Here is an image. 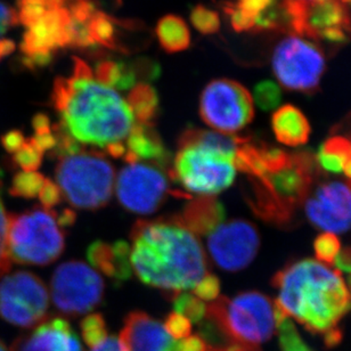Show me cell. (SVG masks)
Listing matches in <instances>:
<instances>
[{"label":"cell","instance_id":"6da1fadb","mask_svg":"<svg viewBox=\"0 0 351 351\" xmlns=\"http://www.w3.org/2000/svg\"><path fill=\"white\" fill-rule=\"evenodd\" d=\"M51 104L62 128L82 145L108 149L123 143L135 125L127 101L113 88L98 82L80 58L73 60L70 77L55 80Z\"/></svg>","mask_w":351,"mask_h":351},{"label":"cell","instance_id":"7a4b0ae2","mask_svg":"<svg viewBox=\"0 0 351 351\" xmlns=\"http://www.w3.org/2000/svg\"><path fill=\"white\" fill-rule=\"evenodd\" d=\"M130 263L136 276L169 299L193 290L208 271L199 237L176 217L139 220L132 228Z\"/></svg>","mask_w":351,"mask_h":351},{"label":"cell","instance_id":"3957f363","mask_svg":"<svg viewBox=\"0 0 351 351\" xmlns=\"http://www.w3.org/2000/svg\"><path fill=\"white\" fill-rule=\"evenodd\" d=\"M277 307L308 331L324 338L328 347L341 341L340 322L351 311V293L341 274L314 259L287 265L273 277Z\"/></svg>","mask_w":351,"mask_h":351},{"label":"cell","instance_id":"277c9868","mask_svg":"<svg viewBox=\"0 0 351 351\" xmlns=\"http://www.w3.org/2000/svg\"><path fill=\"white\" fill-rule=\"evenodd\" d=\"M317 176V161L313 154H291L284 166L266 171L261 178H250L251 208L263 219L290 223L295 209L309 195Z\"/></svg>","mask_w":351,"mask_h":351},{"label":"cell","instance_id":"5b68a950","mask_svg":"<svg viewBox=\"0 0 351 351\" xmlns=\"http://www.w3.org/2000/svg\"><path fill=\"white\" fill-rule=\"evenodd\" d=\"M282 311L269 297L247 291L233 299L219 295L206 304V318L225 342L257 346L268 341L276 331Z\"/></svg>","mask_w":351,"mask_h":351},{"label":"cell","instance_id":"8992f818","mask_svg":"<svg viewBox=\"0 0 351 351\" xmlns=\"http://www.w3.org/2000/svg\"><path fill=\"white\" fill-rule=\"evenodd\" d=\"M55 178L63 196L78 209H101L114 189V168L97 151L82 149L58 159Z\"/></svg>","mask_w":351,"mask_h":351},{"label":"cell","instance_id":"52a82bcc","mask_svg":"<svg viewBox=\"0 0 351 351\" xmlns=\"http://www.w3.org/2000/svg\"><path fill=\"white\" fill-rule=\"evenodd\" d=\"M7 244L10 261L46 266L63 254L65 237L53 210L36 208L8 216Z\"/></svg>","mask_w":351,"mask_h":351},{"label":"cell","instance_id":"ba28073f","mask_svg":"<svg viewBox=\"0 0 351 351\" xmlns=\"http://www.w3.org/2000/svg\"><path fill=\"white\" fill-rule=\"evenodd\" d=\"M178 149L169 175L189 192L215 196L233 184L237 169L232 160L199 146Z\"/></svg>","mask_w":351,"mask_h":351},{"label":"cell","instance_id":"9c48e42d","mask_svg":"<svg viewBox=\"0 0 351 351\" xmlns=\"http://www.w3.org/2000/svg\"><path fill=\"white\" fill-rule=\"evenodd\" d=\"M273 71L284 88L313 95L324 75V54L313 41L289 36L274 51Z\"/></svg>","mask_w":351,"mask_h":351},{"label":"cell","instance_id":"30bf717a","mask_svg":"<svg viewBox=\"0 0 351 351\" xmlns=\"http://www.w3.org/2000/svg\"><path fill=\"white\" fill-rule=\"evenodd\" d=\"M49 293L40 277L27 270L0 280V317L22 328H37L47 318Z\"/></svg>","mask_w":351,"mask_h":351},{"label":"cell","instance_id":"8fae6325","mask_svg":"<svg viewBox=\"0 0 351 351\" xmlns=\"http://www.w3.org/2000/svg\"><path fill=\"white\" fill-rule=\"evenodd\" d=\"M199 115L218 132L234 135L254 119V98L247 88L230 79H217L204 88Z\"/></svg>","mask_w":351,"mask_h":351},{"label":"cell","instance_id":"7c38bea8","mask_svg":"<svg viewBox=\"0 0 351 351\" xmlns=\"http://www.w3.org/2000/svg\"><path fill=\"white\" fill-rule=\"evenodd\" d=\"M104 290L101 275L82 261L62 263L51 276V300L66 316H80L93 311L103 300Z\"/></svg>","mask_w":351,"mask_h":351},{"label":"cell","instance_id":"4fadbf2b","mask_svg":"<svg viewBox=\"0 0 351 351\" xmlns=\"http://www.w3.org/2000/svg\"><path fill=\"white\" fill-rule=\"evenodd\" d=\"M71 45V15L68 7H51L44 16L27 25L21 43L25 68H44L55 51Z\"/></svg>","mask_w":351,"mask_h":351},{"label":"cell","instance_id":"5bb4252c","mask_svg":"<svg viewBox=\"0 0 351 351\" xmlns=\"http://www.w3.org/2000/svg\"><path fill=\"white\" fill-rule=\"evenodd\" d=\"M119 202L125 210L139 215L156 213L170 192L165 173L145 163H129L115 182Z\"/></svg>","mask_w":351,"mask_h":351},{"label":"cell","instance_id":"9a60e30c","mask_svg":"<svg viewBox=\"0 0 351 351\" xmlns=\"http://www.w3.org/2000/svg\"><path fill=\"white\" fill-rule=\"evenodd\" d=\"M208 237V250L213 263L227 271H239L249 266L261 247L257 227L243 219L221 223Z\"/></svg>","mask_w":351,"mask_h":351},{"label":"cell","instance_id":"2e32d148","mask_svg":"<svg viewBox=\"0 0 351 351\" xmlns=\"http://www.w3.org/2000/svg\"><path fill=\"white\" fill-rule=\"evenodd\" d=\"M302 37L338 49L351 40V14L338 0H306Z\"/></svg>","mask_w":351,"mask_h":351},{"label":"cell","instance_id":"e0dca14e","mask_svg":"<svg viewBox=\"0 0 351 351\" xmlns=\"http://www.w3.org/2000/svg\"><path fill=\"white\" fill-rule=\"evenodd\" d=\"M308 220L328 233H345L351 228V182H324L306 199Z\"/></svg>","mask_w":351,"mask_h":351},{"label":"cell","instance_id":"ac0fdd59","mask_svg":"<svg viewBox=\"0 0 351 351\" xmlns=\"http://www.w3.org/2000/svg\"><path fill=\"white\" fill-rule=\"evenodd\" d=\"M119 339L125 351H178V342L165 326L143 311H132L125 318Z\"/></svg>","mask_w":351,"mask_h":351},{"label":"cell","instance_id":"d6986e66","mask_svg":"<svg viewBox=\"0 0 351 351\" xmlns=\"http://www.w3.org/2000/svg\"><path fill=\"white\" fill-rule=\"evenodd\" d=\"M10 351H84L78 335L68 321L51 318L38 325L29 335H21Z\"/></svg>","mask_w":351,"mask_h":351},{"label":"cell","instance_id":"ffe728a7","mask_svg":"<svg viewBox=\"0 0 351 351\" xmlns=\"http://www.w3.org/2000/svg\"><path fill=\"white\" fill-rule=\"evenodd\" d=\"M125 156L128 163H142L149 161L153 166L167 168L169 165L170 154L162 139L154 129V125L135 123L127 137Z\"/></svg>","mask_w":351,"mask_h":351},{"label":"cell","instance_id":"44dd1931","mask_svg":"<svg viewBox=\"0 0 351 351\" xmlns=\"http://www.w3.org/2000/svg\"><path fill=\"white\" fill-rule=\"evenodd\" d=\"M87 258L91 266L114 280L115 283L125 282L132 276L130 247L125 241H117L113 244L96 241L88 247Z\"/></svg>","mask_w":351,"mask_h":351},{"label":"cell","instance_id":"7402d4cb","mask_svg":"<svg viewBox=\"0 0 351 351\" xmlns=\"http://www.w3.org/2000/svg\"><path fill=\"white\" fill-rule=\"evenodd\" d=\"M225 216V208L215 196L191 199L182 208V213L175 215L176 219L197 237L213 233L223 223Z\"/></svg>","mask_w":351,"mask_h":351},{"label":"cell","instance_id":"603a6c76","mask_svg":"<svg viewBox=\"0 0 351 351\" xmlns=\"http://www.w3.org/2000/svg\"><path fill=\"white\" fill-rule=\"evenodd\" d=\"M271 128L278 142L284 145H304L311 135V125L304 113L293 105H283L271 117Z\"/></svg>","mask_w":351,"mask_h":351},{"label":"cell","instance_id":"cb8c5ba5","mask_svg":"<svg viewBox=\"0 0 351 351\" xmlns=\"http://www.w3.org/2000/svg\"><path fill=\"white\" fill-rule=\"evenodd\" d=\"M247 137L230 135L223 132H209L202 129H189L182 132L178 139V147L196 145L213 152L219 153L234 161L237 149L247 141Z\"/></svg>","mask_w":351,"mask_h":351},{"label":"cell","instance_id":"d4e9b609","mask_svg":"<svg viewBox=\"0 0 351 351\" xmlns=\"http://www.w3.org/2000/svg\"><path fill=\"white\" fill-rule=\"evenodd\" d=\"M94 77L98 82L110 88L132 89L142 80L138 60L132 62L103 60L95 68Z\"/></svg>","mask_w":351,"mask_h":351},{"label":"cell","instance_id":"484cf974","mask_svg":"<svg viewBox=\"0 0 351 351\" xmlns=\"http://www.w3.org/2000/svg\"><path fill=\"white\" fill-rule=\"evenodd\" d=\"M156 37L165 51L178 53L191 44V34L185 21L175 15H167L156 25Z\"/></svg>","mask_w":351,"mask_h":351},{"label":"cell","instance_id":"4316f807","mask_svg":"<svg viewBox=\"0 0 351 351\" xmlns=\"http://www.w3.org/2000/svg\"><path fill=\"white\" fill-rule=\"evenodd\" d=\"M127 103L138 123L153 125L159 112V97L154 88L145 82L137 84L130 89Z\"/></svg>","mask_w":351,"mask_h":351},{"label":"cell","instance_id":"83f0119b","mask_svg":"<svg viewBox=\"0 0 351 351\" xmlns=\"http://www.w3.org/2000/svg\"><path fill=\"white\" fill-rule=\"evenodd\" d=\"M46 177L36 171H21L14 176L10 185V195L22 199H34L38 197Z\"/></svg>","mask_w":351,"mask_h":351},{"label":"cell","instance_id":"f1b7e54d","mask_svg":"<svg viewBox=\"0 0 351 351\" xmlns=\"http://www.w3.org/2000/svg\"><path fill=\"white\" fill-rule=\"evenodd\" d=\"M173 309L191 323L199 324L206 318V304L194 294L182 292L173 299Z\"/></svg>","mask_w":351,"mask_h":351},{"label":"cell","instance_id":"f546056e","mask_svg":"<svg viewBox=\"0 0 351 351\" xmlns=\"http://www.w3.org/2000/svg\"><path fill=\"white\" fill-rule=\"evenodd\" d=\"M277 332L280 339L282 351H314L308 347L307 343L301 339L299 332L291 322L290 318L280 317L277 323Z\"/></svg>","mask_w":351,"mask_h":351},{"label":"cell","instance_id":"4dcf8cb0","mask_svg":"<svg viewBox=\"0 0 351 351\" xmlns=\"http://www.w3.org/2000/svg\"><path fill=\"white\" fill-rule=\"evenodd\" d=\"M82 335L86 345L94 348L108 338L106 322L101 314H89L82 319Z\"/></svg>","mask_w":351,"mask_h":351},{"label":"cell","instance_id":"1f68e13d","mask_svg":"<svg viewBox=\"0 0 351 351\" xmlns=\"http://www.w3.org/2000/svg\"><path fill=\"white\" fill-rule=\"evenodd\" d=\"M12 156L14 166L23 171H36L41 166L44 159V153H41L29 139H27L24 145Z\"/></svg>","mask_w":351,"mask_h":351},{"label":"cell","instance_id":"d6a6232c","mask_svg":"<svg viewBox=\"0 0 351 351\" xmlns=\"http://www.w3.org/2000/svg\"><path fill=\"white\" fill-rule=\"evenodd\" d=\"M314 249L318 261L333 265L341 251V243L335 234L323 233L315 240Z\"/></svg>","mask_w":351,"mask_h":351},{"label":"cell","instance_id":"836d02e7","mask_svg":"<svg viewBox=\"0 0 351 351\" xmlns=\"http://www.w3.org/2000/svg\"><path fill=\"white\" fill-rule=\"evenodd\" d=\"M191 21L196 30L199 31L201 34H213L219 30V15L202 5L194 7L191 14Z\"/></svg>","mask_w":351,"mask_h":351},{"label":"cell","instance_id":"e575fe53","mask_svg":"<svg viewBox=\"0 0 351 351\" xmlns=\"http://www.w3.org/2000/svg\"><path fill=\"white\" fill-rule=\"evenodd\" d=\"M282 93L273 82H263L254 88V101L263 111H270L280 103Z\"/></svg>","mask_w":351,"mask_h":351},{"label":"cell","instance_id":"d590c367","mask_svg":"<svg viewBox=\"0 0 351 351\" xmlns=\"http://www.w3.org/2000/svg\"><path fill=\"white\" fill-rule=\"evenodd\" d=\"M49 8L51 7L44 0H20L16 10L19 23L27 27L44 16Z\"/></svg>","mask_w":351,"mask_h":351},{"label":"cell","instance_id":"8d00e7d4","mask_svg":"<svg viewBox=\"0 0 351 351\" xmlns=\"http://www.w3.org/2000/svg\"><path fill=\"white\" fill-rule=\"evenodd\" d=\"M318 152L341 160L345 163L351 158V143L343 136L332 134L331 137L322 144Z\"/></svg>","mask_w":351,"mask_h":351},{"label":"cell","instance_id":"74e56055","mask_svg":"<svg viewBox=\"0 0 351 351\" xmlns=\"http://www.w3.org/2000/svg\"><path fill=\"white\" fill-rule=\"evenodd\" d=\"M1 175H0V277L6 274L10 269V258L8 254V215L6 213L3 206V199H1Z\"/></svg>","mask_w":351,"mask_h":351},{"label":"cell","instance_id":"f35d334b","mask_svg":"<svg viewBox=\"0 0 351 351\" xmlns=\"http://www.w3.org/2000/svg\"><path fill=\"white\" fill-rule=\"evenodd\" d=\"M275 1L276 0H237V3H233V5L256 27V21L258 17L265 13L269 7L273 6Z\"/></svg>","mask_w":351,"mask_h":351},{"label":"cell","instance_id":"ab89813d","mask_svg":"<svg viewBox=\"0 0 351 351\" xmlns=\"http://www.w3.org/2000/svg\"><path fill=\"white\" fill-rule=\"evenodd\" d=\"M163 326L168 332V335L175 340H182V339L187 338L192 332V323L182 315L177 314V313H171L168 315Z\"/></svg>","mask_w":351,"mask_h":351},{"label":"cell","instance_id":"60d3db41","mask_svg":"<svg viewBox=\"0 0 351 351\" xmlns=\"http://www.w3.org/2000/svg\"><path fill=\"white\" fill-rule=\"evenodd\" d=\"M193 294L201 300L213 301L220 295V280L216 275L208 273L193 289Z\"/></svg>","mask_w":351,"mask_h":351},{"label":"cell","instance_id":"b9f144b4","mask_svg":"<svg viewBox=\"0 0 351 351\" xmlns=\"http://www.w3.org/2000/svg\"><path fill=\"white\" fill-rule=\"evenodd\" d=\"M38 197H39V201H40L43 206H44V209L53 210L54 206H58L62 202L63 194H62V191L56 182H53L51 179L46 178Z\"/></svg>","mask_w":351,"mask_h":351},{"label":"cell","instance_id":"7bdbcfd3","mask_svg":"<svg viewBox=\"0 0 351 351\" xmlns=\"http://www.w3.org/2000/svg\"><path fill=\"white\" fill-rule=\"evenodd\" d=\"M19 24L16 10L8 6L7 3L0 1V37L6 34L10 27Z\"/></svg>","mask_w":351,"mask_h":351},{"label":"cell","instance_id":"ee69618b","mask_svg":"<svg viewBox=\"0 0 351 351\" xmlns=\"http://www.w3.org/2000/svg\"><path fill=\"white\" fill-rule=\"evenodd\" d=\"M25 141L27 138L24 137L23 132L20 130H10L1 137V145L6 149V152L14 154L24 145Z\"/></svg>","mask_w":351,"mask_h":351},{"label":"cell","instance_id":"f6af8a7d","mask_svg":"<svg viewBox=\"0 0 351 351\" xmlns=\"http://www.w3.org/2000/svg\"><path fill=\"white\" fill-rule=\"evenodd\" d=\"M208 343L199 335H189L178 342V351H206Z\"/></svg>","mask_w":351,"mask_h":351},{"label":"cell","instance_id":"bcb514c9","mask_svg":"<svg viewBox=\"0 0 351 351\" xmlns=\"http://www.w3.org/2000/svg\"><path fill=\"white\" fill-rule=\"evenodd\" d=\"M206 351H261V348L257 346L228 342V343H221V345H208Z\"/></svg>","mask_w":351,"mask_h":351},{"label":"cell","instance_id":"7dc6e473","mask_svg":"<svg viewBox=\"0 0 351 351\" xmlns=\"http://www.w3.org/2000/svg\"><path fill=\"white\" fill-rule=\"evenodd\" d=\"M91 351H125V347L122 345L121 340L114 335L108 337L104 341L91 348Z\"/></svg>","mask_w":351,"mask_h":351},{"label":"cell","instance_id":"c3c4849f","mask_svg":"<svg viewBox=\"0 0 351 351\" xmlns=\"http://www.w3.org/2000/svg\"><path fill=\"white\" fill-rule=\"evenodd\" d=\"M339 270L351 275V247H346L340 251L338 257L333 263Z\"/></svg>","mask_w":351,"mask_h":351},{"label":"cell","instance_id":"681fc988","mask_svg":"<svg viewBox=\"0 0 351 351\" xmlns=\"http://www.w3.org/2000/svg\"><path fill=\"white\" fill-rule=\"evenodd\" d=\"M55 218L60 227L72 226L75 223L77 215L71 209H65L61 213H55Z\"/></svg>","mask_w":351,"mask_h":351},{"label":"cell","instance_id":"f907efd6","mask_svg":"<svg viewBox=\"0 0 351 351\" xmlns=\"http://www.w3.org/2000/svg\"><path fill=\"white\" fill-rule=\"evenodd\" d=\"M332 134L343 136L351 143V112L338 125H335Z\"/></svg>","mask_w":351,"mask_h":351},{"label":"cell","instance_id":"816d5d0a","mask_svg":"<svg viewBox=\"0 0 351 351\" xmlns=\"http://www.w3.org/2000/svg\"><path fill=\"white\" fill-rule=\"evenodd\" d=\"M15 51V44L8 39H0V61Z\"/></svg>","mask_w":351,"mask_h":351},{"label":"cell","instance_id":"f5cc1de1","mask_svg":"<svg viewBox=\"0 0 351 351\" xmlns=\"http://www.w3.org/2000/svg\"><path fill=\"white\" fill-rule=\"evenodd\" d=\"M45 3H47L51 7H66V3H71L75 0H44Z\"/></svg>","mask_w":351,"mask_h":351},{"label":"cell","instance_id":"db71d44e","mask_svg":"<svg viewBox=\"0 0 351 351\" xmlns=\"http://www.w3.org/2000/svg\"><path fill=\"white\" fill-rule=\"evenodd\" d=\"M342 173H345L349 179H351V158L347 160L343 163V168H342Z\"/></svg>","mask_w":351,"mask_h":351},{"label":"cell","instance_id":"11a10c76","mask_svg":"<svg viewBox=\"0 0 351 351\" xmlns=\"http://www.w3.org/2000/svg\"><path fill=\"white\" fill-rule=\"evenodd\" d=\"M338 1L343 5L349 10V13L351 14V0H338Z\"/></svg>","mask_w":351,"mask_h":351},{"label":"cell","instance_id":"9f6ffc18","mask_svg":"<svg viewBox=\"0 0 351 351\" xmlns=\"http://www.w3.org/2000/svg\"><path fill=\"white\" fill-rule=\"evenodd\" d=\"M0 351H10V349L7 348V346L0 340Z\"/></svg>","mask_w":351,"mask_h":351}]
</instances>
